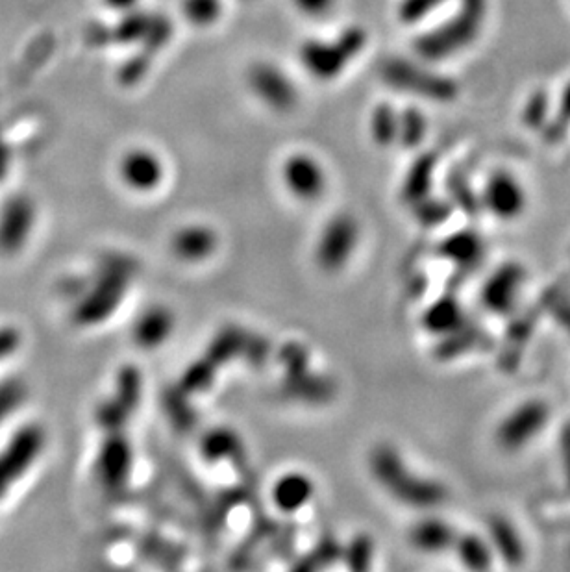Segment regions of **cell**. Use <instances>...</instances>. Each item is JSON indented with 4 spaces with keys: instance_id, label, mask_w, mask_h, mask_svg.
<instances>
[{
    "instance_id": "cell-9",
    "label": "cell",
    "mask_w": 570,
    "mask_h": 572,
    "mask_svg": "<svg viewBox=\"0 0 570 572\" xmlns=\"http://www.w3.org/2000/svg\"><path fill=\"white\" fill-rule=\"evenodd\" d=\"M124 293V274L106 273L95 289L82 300L75 310V323L82 326L99 324L112 315Z\"/></svg>"
},
{
    "instance_id": "cell-4",
    "label": "cell",
    "mask_w": 570,
    "mask_h": 572,
    "mask_svg": "<svg viewBox=\"0 0 570 572\" xmlns=\"http://www.w3.org/2000/svg\"><path fill=\"white\" fill-rule=\"evenodd\" d=\"M45 447V432L39 424H26L10 443L0 452V498L6 493L26 471L32 463L38 460L41 450Z\"/></svg>"
},
{
    "instance_id": "cell-24",
    "label": "cell",
    "mask_w": 570,
    "mask_h": 572,
    "mask_svg": "<svg viewBox=\"0 0 570 572\" xmlns=\"http://www.w3.org/2000/svg\"><path fill=\"white\" fill-rule=\"evenodd\" d=\"M480 239L471 236V234H463V236L454 237L452 241L447 243V252L450 256H456L461 263H469L476 254H480Z\"/></svg>"
},
{
    "instance_id": "cell-3",
    "label": "cell",
    "mask_w": 570,
    "mask_h": 572,
    "mask_svg": "<svg viewBox=\"0 0 570 572\" xmlns=\"http://www.w3.org/2000/svg\"><path fill=\"white\" fill-rule=\"evenodd\" d=\"M280 180L285 191L300 202H315L328 189V171L311 152L297 150L280 163Z\"/></svg>"
},
{
    "instance_id": "cell-27",
    "label": "cell",
    "mask_w": 570,
    "mask_h": 572,
    "mask_svg": "<svg viewBox=\"0 0 570 572\" xmlns=\"http://www.w3.org/2000/svg\"><path fill=\"white\" fill-rule=\"evenodd\" d=\"M8 162H10V154H8L6 145L0 141V180L6 176V171H8Z\"/></svg>"
},
{
    "instance_id": "cell-25",
    "label": "cell",
    "mask_w": 570,
    "mask_h": 572,
    "mask_svg": "<svg viewBox=\"0 0 570 572\" xmlns=\"http://www.w3.org/2000/svg\"><path fill=\"white\" fill-rule=\"evenodd\" d=\"M21 343H23V336L17 328L2 326L0 328V361L12 358L13 354L21 347Z\"/></svg>"
},
{
    "instance_id": "cell-14",
    "label": "cell",
    "mask_w": 570,
    "mask_h": 572,
    "mask_svg": "<svg viewBox=\"0 0 570 572\" xmlns=\"http://www.w3.org/2000/svg\"><path fill=\"white\" fill-rule=\"evenodd\" d=\"M315 493L310 476L302 473H287L276 480L273 487L274 506L284 513L302 510Z\"/></svg>"
},
{
    "instance_id": "cell-19",
    "label": "cell",
    "mask_w": 570,
    "mask_h": 572,
    "mask_svg": "<svg viewBox=\"0 0 570 572\" xmlns=\"http://www.w3.org/2000/svg\"><path fill=\"white\" fill-rule=\"evenodd\" d=\"M289 4L293 12L297 13L298 17H302L304 21L324 23L337 13L341 0H289Z\"/></svg>"
},
{
    "instance_id": "cell-13",
    "label": "cell",
    "mask_w": 570,
    "mask_h": 572,
    "mask_svg": "<svg viewBox=\"0 0 570 572\" xmlns=\"http://www.w3.org/2000/svg\"><path fill=\"white\" fill-rule=\"evenodd\" d=\"M178 13L187 28L210 32L226 19L228 0H178Z\"/></svg>"
},
{
    "instance_id": "cell-20",
    "label": "cell",
    "mask_w": 570,
    "mask_h": 572,
    "mask_svg": "<svg viewBox=\"0 0 570 572\" xmlns=\"http://www.w3.org/2000/svg\"><path fill=\"white\" fill-rule=\"evenodd\" d=\"M25 382L19 378H8L0 382V423L12 417L17 408L26 400Z\"/></svg>"
},
{
    "instance_id": "cell-21",
    "label": "cell",
    "mask_w": 570,
    "mask_h": 572,
    "mask_svg": "<svg viewBox=\"0 0 570 572\" xmlns=\"http://www.w3.org/2000/svg\"><path fill=\"white\" fill-rule=\"evenodd\" d=\"M426 134V119L421 110L408 106L400 110V137L398 143L417 145Z\"/></svg>"
},
{
    "instance_id": "cell-6",
    "label": "cell",
    "mask_w": 570,
    "mask_h": 572,
    "mask_svg": "<svg viewBox=\"0 0 570 572\" xmlns=\"http://www.w3.org/2000/svg\"><path fill=\"white\" fill-rule=\"evenodd\" d=\"M117 175L126 189L139 195H149L163 186L167 178V165L156 150L132 147L121 156Z\"/></svg>"
},
{
    "instance_id": "cell-2",
    "label": "cell",
    "mask_w": 570,
    "mask_h": 572,
    "mask_svg": "<svg viewBox=\"0 0 570 572\" xmlns=\"http://www.w3.org/2000/svg\"><path fill=\"white\" fill-rule=\"evenodd\" d=\"M245 86L252 99L269 112H293L300 102V88L295 78L273 60L250 63L245 71Z\"/></svg>"
},
{
    "instance_id": "cell-18",
    "label": "cell",
    "mask_w": 570,
    "mask_h": 572,
    "mask_svg": "<svg viewBox=\"0 0 570 572\" xmlns=\"http://www.w3.org/2000/svg\"><path fill=\"white\" fill-rule=\"evenodd\" d=\"M448 0H398L397 17L402 26H419L439 12Z\"/></svg>"
},
{
    "instance_id": "cell-7",
    "label": "cell",
    "mask_w": 570,
    "mask_h": 572,
    "mask_svg": "<svg viewBox=\"0 0 570 572\" xmlns=\"http://www.w3.org/2000/svg\"><path fill=\"white\" fill-rule=\"evenodd\" d=\"M484 206L498 221L511 223L521 219L528 206V193L521 180L509 171H495L485 182Z\"/></svg>"
},
{
    "instance_id": "cell-11",
    "label": "cell",
    "mask_w": 570,
    "mask_h": 572,
    "mask_svg": "<svg viewBox=\"0 0 570 572\" xmlns=\"http://www.w3.org/2000/svg\"><path fill=\"white\" fill-rule=\"evenodd\" d=\"M130 447L124 437H110L100 450L99 474L102 484L110 489L121 487L130 473Z\"/></svg>"
},
{
    "instance_id": "cell-16",
    "label": "cell",
    "mask_w": 570,
    "mask_h": 572,
    "mask_svg": "<svg viewBox=\"0 0 570 572\" xmlns=\"http://www.w3.org/2000/svg\"><path fill=\"white\" fill-rule=\"evenodd\" d=\"M173 324L171 311L160 308V306L150 308L139 317L136 328H134V339L143 349H154L162 345L163 341L169 337Z\"/></svg>"
},
{
    "instance_id": "cell-26",
    "label": "cell",
    "mask_w": 570,
    "mask_h": 572,
    "mask_svg": "<svg viewBox=\"0 0 570 572\" xmlns=\"http://www.w3.org/2000/svg\"><path fill=\"white\" fill-rule=\"evenodd\" d=\"M102 4H104V8H108L110 12L126 15V13L139 10L141 0H102Z\"/></svg>"
},
{
    "instance_id": "cell-12",
    "label": "cell",
    "mask_w": 570,
    "mask_h": 572,
    "mask_svg": "<svg viewBox=\"0 0 570 572\" xmlns=\"http://www.w3.org/2000/svg\"><path fill=\"white\" fill-rule=\"evenodd\" d=\"M217 247V236L213 230L202 224H189L173 237L174 254L184 262H202L213 254Z\"/></svg>"
},
{
    "instance_id": "cell-23",
    "label": "cell",
    "mask_w": 570,
    "mask_h": 572,
    "mask_svg": "<svg viewBox=\"0 0 570 572\" xmlns=\"http://www.w3.org/2000/svg\"><path fill=\"white\" fill-rule=\"evenodd\" d=\"M426 323L435 332L452 330L459 323L458 304L452 302V300H445V302L435 304L432 311L428 313V317H426Z\"/></svg>"
},
{
    "instance_id": "cell-15",
    "label": "cell",
    "mask_w": 570,
    "mask_h": 572,
    "mask_svg": "<svg viewBox=\"0 0 570 572\" xmlns=\"http://www.w3.org/2000/svg\"><path fill=\"white\" fill-rule=\"evenodd\" d=\"M367 130L374 145L382 149L393 147L400 137V110L391 102H378L369 113Z\"/></svg>"
},
{
    "instance_id": "cell-1",
    "label": "cell",
    "mask_w": 570,
    "mask_h": 572,
    "mask_svg": "<svg viewBox=\"0 0 570 572\" xmlns=\"http://www.w3.org/2000/svg\"><path fill=\"white\" fill-rule=\"evenodd\" d=\"M369 45V34L360 25H348L334 36H313L298 45L297 60L302 73L317 84H332L347 75Z\"/></svg>"
},
{
    "instance_id": "cell-17",
    "label": "cell",
    "mask_w": 570,
    "mask_h": 572,
    "mask_svg": "<svg viewBox=\"0 0 570 572\" xmlns=\"http://www.w3.org/2000/svg\"><path fill=\"white\" fill-rule=\"evenodd\" d=\"M413 543L424 552H443L456 543V535L443 521L428 519L415 526Z\"/></svg>"
},
{
    "instance_id": "cell-22",
    "label": "cell",
    "mask_w": 570,
    "mask_h": 572,
    "mask_svg": "<svg viewBox=\"0 0 570 572\" xmlns=\"http://www.w3.org/2000/svg\"><path fill=\"white\" fill-rule=\"evenodd\" d=\"M458 548L461 561H465L467 567H471V569H487L489 567L491 554H489V548L480 537L467 535V537L459 539Z\"/></svg>"
},
{
    "instance_id": "cell-28",
    "label": "cell",
    "mask_w": 570,
    "mask_h": 572,
    "mask_svg": "<svg viewBox=\"0 0 570 572\" xmlns=\"http://www.w3.org/2000/svg\"><path fill=\"white\" fill-rule=\"evenodd\" d=\"M245 2H248V0H245Z\"/></svg>"
},
{
    "instance_id": "cell-8",
    "label": "cell",
    "mask_w": 570,
    "mask_h": 572,
    "mask_svg": "<svg viewBox=\"0 0 570 572\" xmlns=\"http://www.w3.org/2000/svg\"><path fill=\"white\" fill-rule=\"evenodd\" d=\"M34 221L36 210L32 200L23 195L8 200L0 210V254L13 256L23 249Z\"/></svg>"
},
{
    "instance_id": "cell-5",
    "label": "cell",
    "mask_w": 570,
    "mask_h": 572,
    "mask_svg": "<svg viewBox=\"0 0 570 572\" xmlns=\"http://www.w3.org/2000/svg\"><path fill=\"white\" fill-rule=\"evenodd\" d=\"M548 419H550V408L546 402L526 400L519 408L511 411L498 426L496 441L500 447L509 452L521 450L541 436Z\"/></svg>"
},
{
    "instance_id": "cell-10",
    "label": "cell",
    "mask_w": 570,
    "mask_h": 572,
    "mask_svg": "<svg viewBox=\"0 0 570 572\" xmlns=\"http://www.w3.org/2000/svg\"><path fill=\"white\" fill-rule=\"evenodd\" d=\"M521 284V267L515 263L506 265L500 271L491 274V278L487 280V284L484 286V293H482L485 308L496 311V313H506V311L511 310Z\"/></svg>"
}]
</instances>
